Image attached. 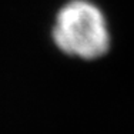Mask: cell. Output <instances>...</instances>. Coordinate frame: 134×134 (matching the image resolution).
Returning a JSON list of instances; mask_svg holds the SVG:
<instances>
[{
  "mask_svg": "<svg viewBox=\"0 0 134 134\" xmlns=\"http://www.w3.org/2000/svg\"><path fill=\"white\" fill-rule=\"evenodd\" d=\"M53 40L62 52L84 60L107 53L110 33L103 12L88 0H71L59 10Z\"/></svg>",
  "mask_w": 134,
  "mask_h": 134,
  "instance_id": "6da1fadb",
  "label": "cell"
}]
</instances>
